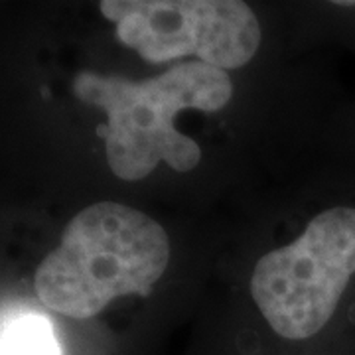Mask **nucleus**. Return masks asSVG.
<instances>
[{
	"mask_svg": "<svg viewBox=\"0 0 355 355\" xmlns=\"http://www.w3.org/2000/svg\"><path fill=\"white\" fill-rule=\"evenodd\" d=\"M99 10L150 64L198 55L227 71L249 64L261 44V24L239 0H103Z\"/></svg>",
	"mask_w": 355,
	"mask_h": 355,
	"instance_id": "4",
	"label": "nucleus"
},
{
	"mask_svg": "<svg viewBox=\"0 0 355 355\" xmlns=\"http://www.w3.org/2000/svg\"><path fill=\"white\" fill-rule=\"evenodd\" d=\"M71 87L77 99L107 113V127L101 128L107 162L127 182L146 178L160 162L191 172L202 160V148L174 128L176 114L184 109L216 113L233 95L227 71L200 60L144 81L79 71Z\"/></svg>",
	"mask_w": 355,
	"mask_h": 355,
	"instance_id": "1",
	"label": "nucleus"
},
{
	"mask_svg": "<svg viewBox=\"0 0 355 355\" xmlns=\"http://www.w3.org/2000/svg\"><path fill=\"white\" fill-rule=\"evenodd\" d=\"M0 355H62V349L50 320L40 314H26L4 330Z\"/></svg>",
	"mask_w": 355,
	"mask_h": 355,
	"instance_id": "5",
	"label": "nucleus"
},
{
	"mask_svg": "<svg viewBox=\"0 0 355 355\" xmlns=\"http://www.w3.org/2000/svg\"><path fill=\"white\" fill-rule=\"evenodd\" d=\"M355 275V209L318 214L302 235L254 265L251 292L268 326L286 340L316 336Z\"/></svg>",
	"mask_w": 355,
	"mask_h": 355,
	"instance_id": "3",
	"label": "nucleus"
},
{
	"mask_svg": "<svg viewBox=\"0 0 355 355\" xmlns=\"http://www.w3.org/2000/svg\"><path fill=\"white\" fill-rule=\"evenodd\" d=\"M170 263L164 227L135 207L99 202L79 211L62 243L40 263V302L67 318L87 320L121 296H148Z\"/></svg>",
	"mask_w": 355,
	"mask_h": 355,
	"instance_id": "2",
	"label": "nucleus"
}]
</instances>
